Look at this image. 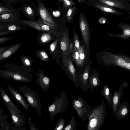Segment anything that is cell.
Listing matches in <instances>:
<instances>
[{"mask_svg":"<svg viewBox=\"0 0 130 130\" xmlns=\"http://www.w3.org/2000/svg\"><path fill=\"white\" fill-rule=\"evenodd\" d=\"M31 70L30 67L7 63L4 69H0V76L7 80L12 78L17 82H28L32 80Z\"/></svg>","mask_w":130,"mask_h":130,"instance_id":"6da1fadb","label":"cell"},{"mask_svg":"<svg viewBox=\"0 0 130 130\" xmlns=\"http://www.w3.org/2000/svg\"><path fill=\"white\" fill-rule=\"evenodd\" d=\"M96 57L99 63L106 67L116 66L130 71V57L122 53L102 51L98 52Z\"/></svg>","mask_w":130,"mask_h":130,"instance_id":"7a4b0ae2","label":"cell"},{"mask_svg":"<svg viewBox=\"0 0 130 130\" xmlns=\"http://www.w3.org/2000/svg\"><path fill=\"white\" fill-rule=\"evenodd\" d=\"M107 114L104 102L102 100L100 105L91 109L87 130H100Z\"/></svg>","mask_w":130,"mask_h":130,"instance_id":"3957f363","label":"cell"},{"mask_svg":"<svg viewBox=\"0 0 130 130\" xmlns=\"http://www.w3.org/2000/svg\"><path fill=\"white\" fill-rule=\"evenodd\" d=\"M68 99L64 91L61 92L59 97L55 96L54 102L48 108L51 121L56 115L64 112L68 107Z\"/></svg>","mask_w":130,"mask_h":130,"instance_id":"277c9868","label":"cell"},{"mask_svg":"<svg viewBox=\"0 0 130 130\" xmlns=\"http://www.w3.org/2000/svg\"><path fill=\"white\" fill-rule=\"evenodd\" d=\"M19 89L31 106L34 108L38 114L40 115L41 103L38 93L35 90L24 86L20 85Z\"/></svg>","mask_w":130,"mask_h":130,"instance_id":"5b68a950","label":"cell"},{"mask_svg":"<svg viewBox=\"0 0 130 130\" xmlns=\"http://www.w3.org/2000/svg\"><path fill=\"white\" fill-rule=\"evenodd\" d=\"M79 25L82 36L81 43L88 50H90V28L86 17L82 12H81L79 14Z\"/></svg>","mask_w":130,"mask_h":130,"instance_id":"8992f818","label":"cell"},{"mask_svg":"<svg viewBox=\"0 0 130 130\" xmlns=\"http://www.w3.org/2000/svg\"><path fill=\"white\" fill-rule=\"evenodd\" d=\"M72 103L79 118L84 121L88 120L91 109L86 101L79 96L77 100H73Z\"/></svg>","mask_w":130,"mask_h":130,"instance_id":"52a82bcc","label":"cell"},{"mask_svg":"<svg viewBox=\"0 0 130 130\" xmlns=\"http://www.w3.org/2000/svg\"><path fill=\"white\" fill-rule=\"evenodd\" d=\"M90 5L102 12L110 15H118L123 13L115 8L103 3L99 0H87Z\"/></svg>","mask_w":130,"mask_h":130,"instance_id":"ba28073f","label":"cell"},{"mask_svg":"<svg viewBox=\"0 0 130 130\" xmlns=\"http://www.w3.org/2000/svg\"><path fill=\"white\" fill-rule=\"evenodd\" d=\"M23 22L38 30L46 31L55 35H58V30L55 27H51L45 24L42 21L36 22L27 20H23Z\"/></svg>","mask_w":130,"mask_h":130,"instance_id":"9c48e42d","label":"cell"},{"mask_svg":"<svg viewBox=\"0 0 130 130\" xmlns=\"http://www.w3.org/2000/svg\"><path fill=\"white\" fill-rule=\"evenodd\" d=\"M38 9L42 22L49 26L55 27L56 23L53 18L41 2H38Z\"/></svg>","mask_w":130,"mask_h":130,"instance_id":"30bf717a","label":"cell"},{"mask_svg":"<svg viewBox=\"0 0 130 130\" xmlns=\"http://www.w3.org/2000/svg\"><path fill=\"white\" fill-rule=\"evenodd\" d=\"M128 86L126 82H123L120 84L118 91H115L113 94L112 107L113 114L115 115L117 108L120 103L121 98L124 93L123 89Z\"/></svg>","mask_w":130,"mask_h":130,"instance_id":"8fae6325","label":"cell"},{"mask_svg":"<svg viewBox=\"0 0 130 130\" xmlns=\"http://www.w3.org/2000/svg\"><path fill=\"white\" fill-rule=\"evenodd\" d=\"M101 2L113 7L126 11L130 10V4L125 0H99Z\"/></svg>","mask_w":130,"mask_h":130,"instance_id":"7c38bea8","label":"cell"},{"mask_svg":"<svg viewBox=\"0 0 130 130\" xmlns=\"http://www.w3.org/2000/svg\"><path fill=\"white\" fill-rule=\"evenodd\" d=\"M60 46L63 54V58L71 56L69 47V38L68 31L62 33L60 40Z\"/></svg>","mask_w":130,"mask_h":130,"instance_id":"4fadbf2b","label":"cell"},{"mask_svg":"<svg viewBox=\"0 0 130 130\" xmlns=\"http://www.w3.org/2000/svg\"><path fill=\"white\" fill-rule=\"evenodd\" d=\"M8 88L12 97L18 101L25 110L28 111L29 105L20 92L11 86H8Z\"/></svg>","mask_w":130,"mask_h":130,"instance_id":"5bb4252c","label":"cell"},{"mask_svg":"<svg viewBox=\"0 0 130 130\" xmlns=\"http://www.w3.org/2000/svg\"><path fill=\"white\" fill-rule=\"evenodd\" d=\"M118 25L123 31L122 34H117L107 32V35L110 37H115L124 39H126L129 38L130 37V24L121 23H118Z\"/></svg>","mask_w":130,"mask_h":130,"instance_id":"9a60e30c","label":"cell"},{"mask_svg":"<svg viewBox=\"0 0 130 130\" xmlns=\"http://www.w3.org/2000/svg\"><path fill=\"white\" fill-rule=\"evenodd\" d=\"M128 106L129 104L127 101L120 104L117 108L115 115L117 119L120 120L126 116L129 111Z\"/></svg>","mask_w":130,"mask_h":130,"instance_id":"2e32d148","label":"cell"},{"mask_svg":"<svg viewBox=\"0 0 130 130\" xmlns=\"http://www.w3.org/2000/svg\"><path fill=\"white\" fill-rule=\"evenodd\" d=\"M91 69L90 64L89 63L87 65L82 73L79 76L81 86L84 90H86L88 88Z\"/></svg>","mask_w":130,"mask_h":130,"instance_id":"e0dca14e","label":"cell"},{"mask_svg":"<svg viewBox=\"0 0 130 130\" xmlns=\"http://www.w3.org/2000/svg\"><path fill=\"white\" fill-rule=\"evenodd\" d=\"M37 75L38 78L36 80V82L43 90H46L50 85L49 78L45 76L44 72L42 70H39Z\"/></svg>","mask_w":130,"mask_h":130,"instance_id":"ac0fdd59","label":"cell"},{"mask_svg":"<svg viewBox=\"0 0 130 130\" xmlns=\"http://www.w3.org/2000/svg\"><path fill=\"white\" fill-rule=\"evenodd\" d=\"M79 54V67H83L85 63L87 62L90 55V50L87 48L80 42L79 49L77 50Z\"/></svg>","mask_w":130,"mask_h":130,"instance_id":"d6986e66","label":"cell"},{"mask_svg":"<svg viewBox=\"0 0 130 130\" xmlns=\"http://www.w3.org/2000/svg\"><path fill=\"white\" fill-rule=\"evenodd\" d=\"M21 43L10 46L0 55V63L15 53L21 46Z\"/></svg>","mask_w":130,"mask_h":130,"instance_id":"ffe728a7","label":"cell"},{"mask_svg":"<svg viewBox=\"0 0 130 130\" xmlns=\"http://www.w3.org/2000/svg\"><path fill=\"white\" fill-rule=\"evenodd\" d=\"M100 83V79L98 71L96 70H92L90 74L88 88L93 92V89L99 86Z\"/></svg>","mask_w":130,"mask_h":130,"instance_id":"44dd1931","label":"cell"},{"mask_svg":"<svg viewBox=\"0 0 130 130\" xmlns=\"http://www.w3.org/2000/svg\"><path fill=\"white\" fill-rule=\"evenodd\" d=\"M0 93L2 100L6 105L9 107L17 113L19 114L21 113V111L11 100L9 96L1 87L0 84Z\"/></svg>","mask_w":130,"mask_h":130,"instance_id":"7402d4cb","label":"cell"},{"mask_svg":"<svg viewBox=\"0 0 130 130\" xmlns=\"http://www.w3.org/2000/svg\"><path fill=\"white\" fill-rule=\"evenodd\" d=\"M63 60L64 67L73 80L76 82L77 80V78L75 73V68L72 62L71 57L63 58Z\"/></svg>","mask_w":130,"mask_h":130,"instance_id":"603a6c76","label":"cell"},{"mask_svg":"<svg viewBox=\"0 0 130 130\" xmlns=\"http://www.w3.org/2000/svg\"><path fill=\"white\" fill-rule=\"evenodd\" d=\"M10 111L12 116V118L15 124L18 126H21L25 124V119L23 116L17 113L9 107L6 106Z\"/></svg>","mask_w":130,"mask_h":130,"instance_id":"cb8c5ba5","label":"cell"},{"mask_svg":"<svg viewBox=\"0 0 130 130\" xmlns=\"http://www.w3.org/2000/svg\"><path fill=\"white\" fill-rule=\"evenodd\" d=\"M100 94L104 96L107 101L109 104L110 106H112L113 95L106 84H105L103 88L101 90Z\"/></svg>","mask_w":130,"mask_h":130,"instance_id":"d4e9b609","label":"cell"},{"mask_svg":"<svg viewBox=\"0 0 130 130\" xmlns=\"http://www.w3.org/2000/svg\"><path fill=\"white\" fill-rule=\"evenodd\" d=\"M13 12H10L0 15V22H14L17 20L18 18Z\"/></svg>","mask_w":130,"mask_h":130,"instance_id":"484cf974","label":"cell"},{"mask_svg":"<svg viewBox=\"0 0 130 130\" xmlns=\"http://www.w3.org/2000/svg\"><path fill=\"white\" fill-rule=\"evenodd\" d=\"M77 125L75 117L72 116L69 122L65 126L63 130H76Z\"/></svg>","mask_w":130,"mask_h":130,"instance_id":"4316f807","label":"cell"},{"mask_svg":"<svg viewBox=\"0 0 130 130\" xmlns=\"http://www.w3.org/2000/svg\"><path fill=\"white\" fill-rule=\"evenodd\" d=\"M63 118L62 117L59 119L53 130H63L65 126V121Z\"/></svg>","mask_w":130,"mask_h":130,"instance_id":"83f0119b","label":"cell"},{"mask_svg":"<svg viewBox=\"0 0 130 130\" xmlns=\"http://www.w3.org/2000/svg\"><path fill=\"white\" fill-rule=\"evenodd\" d=\"M78 8L75 6L70 8L68 11L67 13V18L68 20L71 21L75 16Z\"/></svg>","mask_w":130,"mask_h":130,"instance_id":"f1b7e54d","label":"cell"},{"mask_svg":"<svg viewBox=\"0 0 130 130\" xmlns=\"http://www.w3.org/2000/svg\"><path fill=\"white\" fill-rule=\"evenodd\" d=\"M72 56L73 60L77 66L79 67V54L75 46L74 47L73 52L72 53Z\"/></svg>","mask_w":130,"mask_h":130,"instance_id":"f546056e","label":"cell"},{"mask_svg":"<svg viewBox=\"0 0 130 130\" xmlns=\"http://www.w3.org/2000/svg\"><path fill=\"white\" fill-rule=\"evenodd\" d=\"M21 59L23 66L27 67L31 66L32 64L31 61L27 57L23 55L21 57Z\"/></svg>","mask_w":130,"mask_h":130,"instance_id":"4dcf8cb0","label":"cell"},{"mask_svg":"<svg viewBox=\"0 0 130 130\" xmlns=\"http://www.w3.org/2000/svg\"><path fill=\"white\" fill-rule=\"evenodd\" d=\"M7 28L8 30L14 31H18L23 29L22 27L14 24H10L8 25L7 27Z\"/></svg>","mask_w":130,"mask_h":130,"instance_id":"1f68e13d","label":"cell"},{"mask_svg":"<svg viewBox=\"0 0 130 130\" xmlns=\"http://www.w3.org/2000/svg\"><path fill=\"white\" fill-rule=\"evenodd\" d=\"M73 38L75 46L77 50H78L79 49L80 45V42L77 34L75 32H73Z\"/></svg>","mask_w":130,"mask_h":130,"instance_id":"d6a6232c","label":"cell"},{"mask_svg":"<svg viewBox=\"0 0 130 130\" xmlns=\"http://www.w3.org/2000/svg\"><path fill=\"white\" fill-rule=\"evenodd\" d=\"M39 58L44 61H47L49 60L48 57L46 53L44 51H40L38 53Z\"/></svg>","mask_w":130,"mask_h":130,"instance_id":"836d02e7","label":"cell"},{"mask_svg":"<svg viewBox=\"0 0 130 130\" xmlns=\"http://www.w3.org/2000/svg\"><path fill=\"white\" fill-rule=\"evenodd\" d=\"M63 3L64 7L66 8H71L75 4V2L71 0H64L62 1Z\"/></svg>","mask_w":130,"mask_h":130,"instance_id":"e575fe53","label":"cell"},{"mask_svg":"<svg viewBox=\"0 0 130 130\" xmlns=\"http://www.w3.org/2000/svg\"><path fill=\"white\" fill-rule=\"evenodd\" d=\"M52 39L51 36L48 33L44 34L41 38V41L42 42H46Z\"/></svg>","mask_w":130,"mask_h":130,"instance_id":"d590c367","label":"cell"},{"mask_svg":"<svg viewBox=\"0 0 130 130\" xmlns=\"http://www.w3.org/2000/svg\"><path fill=\"white\" fill-rule=\"evenodd\" d=\"M13 11L5 7L0 6V15L10 12H13Z\"/></svg>","mask_w":130,"mask_h":130,"instance_id":"8d00e7d4","label":"cell"},{"mask_svg":"<svg viewBox=\"0 0 130 130\" xmlns=\"http://www.w3.org/2000/svg\"><path fill=\"white\" fill-rule=\"evenodd\" d=\"M23 9L24 12L28 16H32L33 15V11L30 7L28 6H25L23 7Z\"/></svg>","mask_w":130,"mask_h":130,"instance_id":"74e56055","label":"cell"},{"mask_svg":"<svg viewBox=\"0 0 130 130\" xmlns=\"http://www.w3.org/2000/svg\"><path fill=\"white\" fill-rule=\"evenodd\" d=\"M28 123L29 125L30 130H38L34 125L30 118H29Z\"/></svg>","mask_w":130,"mask_h":130,"instance_id":"f35d334b","label":"cell"},{"mask_svg":"<svg viewBox=\"0 0 130 130\" xmlns=\"http://www.w3.org/2000/svg\"><path fill=\"white\" fill-rule=\"evenodd\" d=\"M13 38V37L0 38V44L6 42Z\"/></svg>","mask_w":130,"mask_h":130,"instance_id":"ab89813d","label":"cell"},{"mask_svg":"<svg viewBox=\"0 0 130 130\" xmlns=\"http://www.w3.org/2000/svg\"><path fill=\"white\" fill-rule=\"evenodd\" d=\"M58 41L57 40H56L53 42L50 45V51L53 54L54 53Z\"/></svg>","mask_w":130,"mask_h":130,"instance_id":"60d3db41","label":"cell"},{"mask_svg":"<svg viewBox=\"0 0 130 130\" xmlns=\"http://www.w3.org/2000/svg\"><path fill=\"white\" fill-rule=\"evenodd\" d=\"M69 43V49L70 53L72 54L73 52L74 48L75 46L74 42H73L71 41Z\"/></svg>","mask_w":130,"mask_h":130,"instance_id":"b9f144b4","label":"cell"},{"mask_svg":"<svg viewBox=\"0 0 130 130\" xmlns=\"http://www.w3.org/2000/svg\"><path fill=\"white\" fill-rule=\"evenodd\" d=\"M106 21V19L104 17H102L100 18L98 21V22L101 24H104Z\"/></svg>","mask_w":130,"mask_h":130,"instance_id":"7bdbcfd3","label":"cell"},{"mask_svg":"<svg viewBox=\"0 0 130 130\" xmlns=\"http://www.w3.org/2000/svg\"><path fill=\"white\" fill-rule=\"evenodd\" d=\"M10 46L5 45L0 47V55L5 50L9 48Z\"/></svg>","mask_w":130,"mask_h":130,"instance_id":"ee69618b","label":"cell"},{"mask_svg":"<svg viewBox=\"0 0 130 130\" xmlns=\"http://www.w3.org/2000/svg\"><path fill=\"white\" fill-rule=\"evenodd\" d=\"M77 1L78 3L79 4L82 3H85L88 5H90L87 0H77Z\"/></svg>","mask_w":130,"mask_h":130,"instance_id":"f6af8a7d","label":"cell"},{"mask_svg":"<svg viewBox=\"0 0 130 130\" xmlns=\"http://www.w3.org/2000/svg\"><path fill=\"white\" fill-rule=\"evenodd\" d=\"M60 14V13L58 11H54L53 12V15L55 17H58L59 15Z\"/></svg>","mask_w":130,"mask_h":130,"instance_id":"bcb514c9","label":"cell"},{"mask_svg":"<svg viewBox=\"0 0 130 130\" xmlns=\"http://www.w3.org/2000/svg\"><path fill=\"white\" fill-rule=\"evenodd\" d=\"M8 32L6 31H0V37L6 35L8 34Z\"/></svg>","mask_w":130,"mask_h":130,"instance_id":"7dc6e473","label":"cell"},{"mask_svg":"<svg viewBox=\"0 0 130 130\" xmlns=\"http://www.w3.org/2000/svg\"><path fill=\"white\" fill-rule=\"evenodd\" d=\"M5 26L3 25H0V30H2V29H4Z\"/></svg>","mask_w":130,"mask_h":130,"instance_id":"c3c4849f","label":"cell"}]
</instances>
